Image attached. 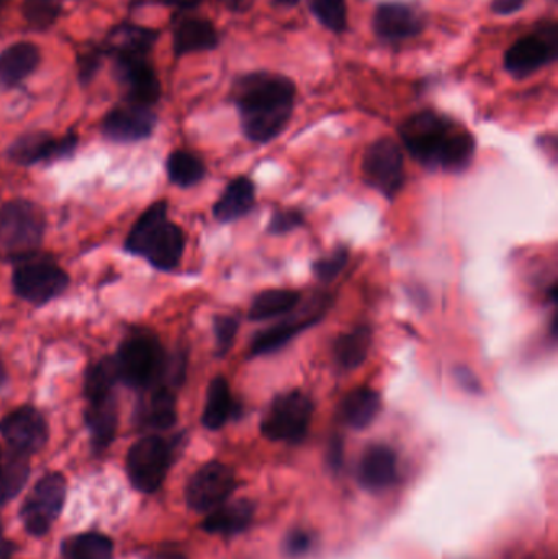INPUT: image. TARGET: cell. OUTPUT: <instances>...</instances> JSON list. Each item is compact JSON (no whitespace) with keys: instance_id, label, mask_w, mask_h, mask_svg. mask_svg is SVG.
I'll list each match as a JSON object with an SVG mask.
<instances>
[{"instance_id":"6da1fadb","label":"cell","mask_w":558,"mask_h":559,"mask_svg":"<svg viewBox=\"0 0 558 559\" xmlns=\"http://www.w3.org/2000/svg\"><path fill=\"white\" fill-rule=\"evenodd\" d=\"M295 84L272 73H251L234 82L231 97L240 110L241 126L254 143H269L289 125L295 106Z\"/></svg>"},{"instance_id":"7a4b0ae2","label":"cell","mask_w":558,"mask_h":559,"mask_svg":"<svg viewBox=\"0 0 558 559\" xmlns=\"http://www.w3.org/2000/svg\"><path fill=\"white\" fill-rule=\"evenodd\" d=\"M400 136L408 153L429 169L462 173L475 156L472 132L431 110L409 116L400 126Z\"/></svg>"},{"instance_id":"3957f363","label":"cell","mask_w":558,"mask_h":559,"mask_svg":"<svg viewBox=\"0 0 558 559\" xmlns=\"http://www.w3.org/2000/svg\"><path fill=\"white\" fill-rule=\"evenodd\" d=\"M125 249L147 258L154 268L174 270L182 258L186 234L167 218V203L156 202L135 223Z\"/></svg>"},{"instance_id":"277c9868","label":"cell","mask_w":558,"mask_h":559,"mask_svg":"<svg viewBox=\"0 0 558 559\" xmlns=\"http://www.w3.org/2000/svg\"><path fill=\"white\" fill-rule=\"evenodd\" d=\"M112 358L118 381L125 386L144 391L166 384L169 355L153 332H131Z\"/></svg>"},{"instance_id":"5b68a950","label":"cell","mask_w":558,"mask_h":559,"mask_svg":"<svg viewBox=\"0 0 558 559\" xmlns=\"http://www.w3.org/2000/svg\"><path fill=\"white\" fill-rule=\"evenodd\" d=\"M47 229L43 209L28 200L0 208V261L21 262L37 254Z\"/></svg>"},{"instance_id":"8992f818","label":"cell","mask_w":558,"mask_h":559,"mask_svg":"<svg viewBox=\"0 0 558 559\" xmlns=\"http://www.w3.org/2000/svg\"><path fill=\"white\" fill-rule=\"evenodd\" d=\"M313 409V401L302 391L280 394L263 417L261 432L270 442L300 444L308 434Z\"/></svg>"},{"instance_id":"52a82bcc","label":"cell","mask_w":558,"mask_h":559,"mask_svg":"<svg viewBox=\"0 0 558 559\" xmlns=\"http://www.w3.org/2000/svg\"><path fill=\"white\" fill-rule=\"evenodd\" d=\"M15 295L31 305H47L58 298L69 285L66 271L51 257L31 255L17 262L12 275Z\"/></svg>"},{"instance_id":"ba28073f","label":"cell","mask_w":558,"mask_h":559,"mask_svg":"<svg viewBox=\"0 0 558 559\" xmlns=\"http://www.w3.org/2000/svg\"><path fill=\"white\" fill-rule=\"evenodd\" d=\"M174 445L160 435L140 439L128 452L127 471L131 484L141 493H154L166 480L173 465Z\"/></svg>"},{"instance_id":"9c48e42d","label":"cell","mask_w":558,"mask_h":559,"mask_svg":"<svg viewBox=\"0 0 558 559\" xmlns=\"http://www.w3.org/2000/svg\"><path fill=\"white\" fill-rule=\"evenodd\" d=\"M364 180L386 199H395L405 183V164L398 143L393 139H377L363 160Z\"/></svg>"},{"instance_id":"30bf717a","label":"cell","mask_w":558,"mask_h":559,"mask_svg":"<svg viewBox=\"0 0 558 559\" xmlns=\"http://www.w3.org/2000/svg\"><path fill=\"white\" fill-rule=\"evenodd\" d=\"M67 483L63 474L50 473L38 481L22 506L25 529L35 536H43L60 517L66 500Z\"/></svg>"},{"instance_id":"8fae6325","label":"cell","mask_w":558,"mask_h":559,"mask_svg":"<svg viewBox=\"0 0 558 559\" xmlns=\"http://www.w3.org/2000/svg\"><path fill=\"white\" fill-rule=\"evenodd\" d=\"M558 56V27L542 25L534 34L516 41L505 54V67L515 77H528Z\"/></svg>"},{"instance_id":"7c38bea8","label":"cell","mask_w":558,"mask_h":559,"mask_svg":"<svg viewBox=\"0 0 558 559\" xmlns=\"http://www.w3.org/2000/svg\"><path fill=\"white\" fill-rule=\"evenodd\" d=\"M237 490V478L227 465L212 461L203 465L186 487V500L195 512H212L227 503Z\"/></svg>"},{"instance_id":"4fadbf2b","label":"cell","mask_w":558,"mask_h":559,"mask_svg":"<svg viewBox=\"0 0 558 559\" xmlns=\"http://www.w3.org/2000/svg\"><path fill=\"white\" fill-rule=\"evenodd\" d=\"M0 434L11 450L30 457L47 444L48 424L40 410L31 406H22L0 421Z\"/></svg>"},{"instance_id":"5bb4252c","label":"cell","mask_w":558,"mask_h":559,"mask_svg":"<svg viewBox=\"0 0 558 559\" xmlns=\"http://www.w3.org/2000/svg\"><path fill=\"white\" fill-rule=\"evenodd\" d=\"M76 147V135L54 138L48 132H28L9 148V157L18 166H35V164L64 160L74 153Z\"/></svg>"},{"instance_id":"9a60e30c","label":"cell","mask_w":558,"mask_h":559,"mask_svg":"<svg viewBox=\"0 0 558 559\" xmlns=\"http://www.w3.org/2000/svg\"><path fill=\"white\" fill-rule=\"evenodd\" d=\"M156 115L150 106L125 103L105 116L102 123L103 135L115 143H137L150 138L156 126Z\"/></svg>"},{"instance_id":"2e32d148","label":"cell","mask_w":558,"mask_h":559,"mask_svg":"<svg viewBox=\"0 0 558 559\" xmlns=\"http://www.w3.org/2000/svg\"><path fill=\"white\" fill-rule=\"evenodd\" d=\"M115 76L127 90L128 102L151 106L160 100V77L147 58H115Z\"/></svg>"},{"instance_id":"e0dca14e","label":"cell","mask_w":558,"mask_h":559,"mask_svg":"<svg viewBox=\"0 0 558 559\" xmlns=\"http://www.w3.org/2000/svg\"><path fill=\"white\" fill-rule=\"evenodd\" d=\"M176 422V390L166 384L144 390L137 407V424L147 431H167Z\"/></svg>"},{"instance_id":"ac0fdd59","label":"cell","mask_w":558,"mask_h":559,"mask_svg":"<svg viewBox=\"0 0 558 559\" xmlns=\"http://www.w3.org/2000/svg\"><path fill=\"white\" fill-rule=\"evenodd\" d=\"M86 424L97 452L106 450L114 442L118 429V403L115 391L86 397Z\"/></svg>"},{"instance_id":"d6986e66","label":"cell","mask_w":558,"mask_h":559,"mask_svg":"<svg viewBox=\"0 0 558 559\" xmlns=\"http://www.w3.org/2000/svg\"><path fill=\"white\" fill-rule=\"evenodd\" d=\"M424 27L421 15L402 2H385L376 9L373 30L383 40L398 41L416 37Z\"/></svg>"},{"instance_id":"ffe728a7","label":"cell","mask_w":558,"mask_h":559,"mask_svg":"<svg viewBox=\"0 0 558 559\" xmlns=\"http://www.w3.org/2000/svg\"><path fill=\"white\" fill-rule=\"evenodd\" d=\"M40 48L30 41L12 45L0 53V86L11 87L24 82L40 64Z\"/></svg>"},{"instance_id":"44dd1931","label":"cell","mask_w":558,"mask_h":559,"mask_svg":"<svg viewBox=\"0 0 558 559\" xmlns=\"http://www.w3.org/2000/svg\"><path fill=\"white\" fill-rule=\"evenodd\" d=\"M357 474H359V483L366 490H385L396 478L395 452L386 445H372L364 452Z\"/></svg>"},{"instance_id":"7402d4cb","label":"cell","mask_w":558,"mask_h":559,"mask_svg":"<svg viewBox=\"0 0 558 559\" xmlns=\"http://www.w3.org/2000/svg\"><path fill=\"white\" fill-rule=\"evenodd\" d=\"M322 315H325V309H316L303 318H292L289 321L279 322L266 331H261L259 334L254 335L253 342H251V355L257 357V355L274 354L279 348L286 347L300 332L316 325Z\"/></svg>"},{"instance_id":"603a6c76","label":"cell","mask_w":558,"mask_h":559,"mask_svg":"<svg viewBox=\"0 0 558 559\" xmlns=\"http://www.w3.org/2000/svg\"><path fill=\"white\" fill-rule=\"evenodd\" d=\"M218 45V34L212 22L189 17L174 27V53L176 56L210 51Z\"/></svg>"},{"instance_id":"cb8c5ba5","label":"cell","mask_w":558,"mask_h":559,"mask_svg":"<svg viewBox=\"0 0 558 559\" xmlns=\"http://www.w3.org/2000/svg\"><path fill=\"white\" fill-rule=\"evenodd\" d=\"M256 205V187L248 177H238L213 206V215L219 223H231L246 216Z\"/></svg>"},{"instance_id":"d4e9b609","label":"cell","mask_w":558,"mask_h":559,"mask_svg":"<svg viewBox=\"0 0 558 559\" xmlns=\"http://www.w3.org/2000/svg\"><path fill=\"white\" fill-rule=\"evenodd\" d=\"M253 517V504L250 500H237V503L223 504L218 509L208 512L202 526L212 535H238L251 525Z\"/></svg>"},{"instance_id":"484cf974","label":"cell","mask_w":558,"mask_h":559,"mask_svg":"<svg viewBox=\"0 0 558 559\" xmlns=\"http://www.w3.org/2000/svg\"><path fill=\"white\" fill-rule=\"evenodd\" d=\"M382 407V397L372 388H357L344 397L341 404V419L351 429L363 431L369 428Z\"/></svg>"},{"instance_id":"4316f807","label":"cell","mask_w":558,"mask_h":559,"mask_svg":"<svg viewBox=\"0 0 558 559\" xmlns=\"http://www.w3.org/2000/svg\"><path fill=\"white\" fill-rule=\"evenodd\" d=\"M238 412L237 403L230 391L227 378H213L206 391L205 409H203L202 424L208 431H218L223 425L230 421L231 417Z\"/></svg>"},{"instance_id":"83f0119b","label":"cell","mask_w":558,"mask_h":559,"mask_svg":"<svg viewBox=\"0 0 558 559\" xmlns=\"http://www.w3.org/2000/svg\"><path fill=\"white\" fill-rule=\"evenodd\" d=\"M157 31L138 25H121L106 38L114 58H147L156 43Z\"/></svg>"},{"instance_id":"f1b7e54d","label":"cell","mask_w":558,"mask_h":559,"mask_svg":"<svg viewBox=\"0 0 558 559\" xmlns=\"http://www.w3.org/2000/svg\"><path fill=\"white\" fill-rule=\"evenodd\" d=\"M373 332L370 326H357L353 331L344 332L334 342V358L344 370H356L366 361L372 345Z\"/></svg>"},{"instance_id":"f546056e","label":"cell","mask_w":558,"mask_h":559,"mask_svg":"<svg viewBox=\"0 0 558 559\" xmlns=\"http://www.w3.org/2000/svg\"><path fill=\"white\" fill-rule=\"evenodd\" d=\"M30 477L28 457L17 452H0V506L24 490Z\"/></svg>"},{"instance_id":"4dcf8cb0","label":"cell","mask_w":558,"mask_h":559,"mask_svg":"<svg viewBox=\"0 0 558 559\" xmlns=\"http://www.w3.org/2000/svg\"><path fill=\"white\" fill-rule=\"evenodd\" d=\"M300 293L295 290L274 289L259 293L250 308L251 321H266L293 312L299 305Z\"/></svg>"},{"instance_id":"1f68e13d","label":"cell","mask_w":558,"mask_h":559,"mask_svg":"<svg viewBox=\"0 0 558 559\" xmlns=\"http://www.w3.org/2000/svg\"><path fill=\"white\" fill-rule=\"evenodd\" d=\"M67 559H112L114 543L102 533H83L64 545Z\"/></svg>"},{"instance_id":"d6a6232c","label":"cell","mask_w":558,"mask_h":559,"mask_svg":"<svg viewBox=\"0 0 558 559\" xmlns=\"http://www.w3.org/2000/svg\"><path fill=\"white\" fill-rule=\"evenodd\" d=\"M167 174L170 182L182 189L196 186L205 177V166L195 154L189 151H174L167 160Z\"/></svg>"},{"instance_id":"836d02e7","label":"cell","mask_w":558,"mask_h":559,"mask_svg":"<svg viewBox=\"0 0 558 559\" xmlns=\"http://www.w3.org/2000/svg\"><path fill=\"white\" fill-rule=\"evenodd\" d=\"M117 383L114 358H102L87 368L86 378H84V396L92 397L112 393Z\"/></svg>"},{"instance_id":"e575fe53","label":"cell","mask_w":558,"mask_h":559,"mask_svg":"<svg viewBox=\"0 0 558 559\" xmlns=\"http://www.w3.org/2000/svg\"><path fill=\"white\" fill-rule=\"evenodd\" d=\"M309 9L318 18L319 24L325 25L329 30L337 31V34L346 30V0H309Z\"/></svg>"},{"instance_id":"d590c367","label":"cell","mask_w":558,"mask_h":559,"mask_svg":"<svg viewBox=\"0 0 558 559\" xmlns=\"http://www.w3.org/2000/svg\"><path fill=\"white\" fill-rule=\"evenodd\" d=\"M24 18L31 28L45 30L56 22L61 12L60 0H25Z\"/></svg>"},{"instance_id":"8d00e7d4","label":"cell","mask_w":558,"mask_h":559,"mask_svg":"<svg viewBox=\"0 0 558 559\" xmlns=\"http://www.w3.org/2000/svg\"><path fill=\"white\" fill-rule=\"evenodd\" d=\"M347 262H350V251L341 245V247L334 249L326 257L318 258L313 264V274H315L319 282H332L344 270Z\"/></svg>"},{"instance_id":"74e56055","label":"cell","mask_w":558,"mask_h":559,"mask_svg":"<svg viewBox=\"0 0 558 559\" xmlns=\"http://www.w3.org/2000/svg\"><path fill=\"white\" fill-rule=\"evenodd\" d=\"M240 321L233 316H218L213 321V331H215L216 355L223 357L233 347L234 339H237Z\"/></svg>"},{"instance_id":"f35d334b","label":"cell","mask_w":558,"mask_h":559,"mask_svg":"<svg viewBox=\"0 0 558 559\" xmlns=\"http://www.w3.org/2000/svg\"><path fill=\"white\" fill-rule=\"evenodd\" d=\"M303 225V215L296 209H280L274 213L272 219L269 223V232L272 234H287L293 229L300 228Z\"/></svg>"},{"instance_id":"ab89813d","label":"cell","mask_w":558,"mask_h":559,"mask_svg":"<svg viewBox=\"0 0 558 559\" xmlns=\"http://www.w3.org/2000/svg\"><path fill=\"white\" fill-rule=\"evenodd\" d=\"M313 538L308 532L305 530H293L289 535L286 536V542H283V549H286L287 555L293 556H303L312 549Z\"/></svg>"},{"instance_id":"60d3db41","label":"cell","mask_w":558,"mask_h":559,"mask_svg":"<svg viewBox=\"0 0 558 559\" xmlns=\"http://www.w3.org/2000/svg\"><path fill=\"white\" fill-rule=\"evenodd\" d=\"M99 51L89 50L79 56V76L83 80L92 79L96 74L97 67H99Z\"/></svg>"},{"instance_id":"b9f144b4","label":"cell","mask_w":558,"mask_h":559,"mask_svg":"<svg viewBox=\"0 0 558 559\" xmlns=\"http://www.w3.org/2000/svg\"><path fill=\"white\" fill-rule=\"evenodd\" d=\"M528 0H493L492 11L496 15H512L524 8Z\"/></svg>"},{"instance_id":"7bdbcfd3","label":"cell","mask_w":558,"mask_h":559,"mask_svg":"<svg viewBox=\"0 0 558 559\" xmlns=\"http://www.w3.org/2000/svg\"><path fill=\"white\" fill-rule=\"evenodd\" d=\"M167 5L180 9V11H189V9H195L196 5L202 4L203 0H164Z\"/></svg>"},{"instance_id":"ee69618b","label":"cell","mask_w":558,"mask_h":559,"mask_svg":"<svg viewBox=\"0 0 558 559\" xmlns=\"http://www.w3.org/2000/svg\"><path fill=\"white\" fill-rule=\"evenodd\" d=\"M470 370H459V373H457V377H459L460 383L466 384L467 390L470 391H479V381H470Z\"/></svg>"},{"instance_id":"f6af8a7d","label":"cell","mask_w":558,"mask_h":559,"mask_svg":"<svg viewBox=\"0 0 558 559\" xmlns=\"http://www.w3.org/2000/svg\"><path fill=\"white\" fill-rule=\"evenodd\" d=\"M12 545L4 538V533H2V526H0V559H9L11 558Z\"/></svg>"},{"instance_id":"bcb514c9","label":"cell","mask_w":558,"mask_h":559,"mask_svg":"<svg viewBox=\"0 0 558 559\" xmlns=\"http://www.w3.org/2000/svg\"><path fill=\"white\" fill-rule=\"evenodd\" d=\"M150 559H186V558H183V556L180 555V552L161 551V552H156V555H154V556H151Z\"/></svg>"},{"instance_id":"7dc6e473","label":"cell","mask_w":558,"mask_h":559,"mask_svg":"<svg viewBox=\"0 0 558 559\" xmlns=\"http://www.w3.org/2000/svg\"><path fill=\"white\" fill-rule=\"evenodd\" d=\"M276 4L283 5V8H293L299 4L300 0H274Z\"/></svg>"},{"instance_id":"c3c4849f","label":"cell","mask_w":558,"mask_h":559,"mask_svg":"<svg viewBox=\"0 0 558 559\" xmlns=\"http://www.w3.org/2000/svg\"><path fill=\"white\" fill-rule=\"evenodd\" d=\"M5 380H8V371H5L4 364L0 361V386H4Z\"/></svg>"},{"instance_id":"681fc988","label":"cell","mask_w":558,"mask_h":559,"mask_svg":"<svg viewBox=\"0 0 558 559\" xmlns=\"http://www.w3.org/2000/svg\"><path fill=\"white\" fill-rule=\"evenodd\" d=\"M9 0H0V12L4 9V5L8 4Z\"/></svg>"},{"instance_id":"f907efd6","label":"cell","mask_w":558,"mask_h":559,"mask_svg":"<svg viewBox=\"0 0 558 559\" xmlns=\"http://www.w3.org/2000/svg\"><path fill=\"white\" fill-rule=\"evenodd\" d=\"M230 2H234V0H230Z\"/></svg>"}]
</instances>
